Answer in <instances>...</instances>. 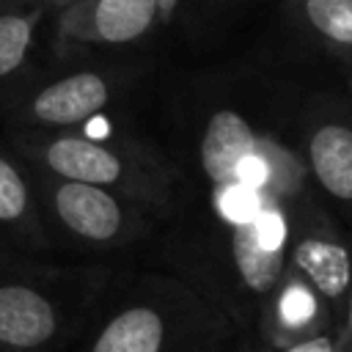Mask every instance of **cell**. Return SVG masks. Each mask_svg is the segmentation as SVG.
I'll return each instance as SVG.
<instances>
[{
	"label": "cell",
	"mask_w": 352,
	"mask_h": 352,
	"mask_svg": "<svg viewBox=\"0 0 352 352\" xmlns=\"http://www.w3.org/2000/svg\"><path fill=\"white\" fill-rule=\"evenodd\" d=\"M55 272L0 242V352H50L66 333Z\"/></svg>",
	"instance_id": "1"
},
{
	"label": "cell",
	"mask_w": 352,
	"mask_h": 352,
	"mask_svg": "<svg viewBox=\"0 0 352 352\" xmlns=\"http://www.w3.org/2000/svg\"><path fill=\"white\" fill-rule=\"evenodd\" d=\"M113 99V82L94 69L69 72L47 82H30L8 107L11 129L72 132L96 118Z\"/></svg>",
	"instance_id": "2"
},
{
	"label": "cell",
	"mask_w": 352,
	"mask_h": 352,
	"mask_svg": "<svg viewBox=\"0 0 352 352\" xmlns=\"http://www.w3.org/2000/svg\"><path fill=\"white\" fill-rule=\"evenodd\" d=\"M33 173L41 212L69 236L88 245H110L126 234L129 214L113 190L66 182L41 168H33Z\"/></svg>",
	"instance_id": "3"
},
{
	"label": "cell",
	"mask_w": 352,
	"mask_h": 352,
	"mask_svg": "<svg viewBox=\"0 0 352 352\" xmlns=\"http://www.w3.org/2000/svg\"><path fill=\"white\" fill-rule=\"evenodd\" d=\"M160 19L157 0H77L58 11L60 44H132Z\"/></svg>",
	"instance_id": "4"
},
{
	"label": "cell",
	"mask_w": 352,
	"mask_h": 352,
	"mask_svg": "<svg viewBox=\"0 0 352 352\" xmlns=\"http://www.w3.org/2000/svg\"><path fill=\"white\" fill-rule=\"evenodd\" d=\"M0 242L6 248L41 250L47 228L33 165L8 143L0 146Z\"/></svg>",
	"instance_id": "5"
},
{
	"label": "cell",
	"mask_w": 352,
	"mask_h": 352,
	"mask_svg": "<svg viewBox=\"0 0 352 352\" xmlns=\"http://www.w3.org/2000/svg\"><path fill=\"white\" fill-rule=\"evenodd\" d=\"M258 138L250 124L234 110H217L201 138V165L214 187H226L236 179V168L248 154L258 148Z\"/></svg>",
	"instance_id": "6"
},
{
	"label": "cell",
	"mask_w": 352,
	"mask_h": 352,
	"mask_svg": "<svg viewBox=\"0 0 352 352\" xmlns=\"http://www.w3.org/2000/svg\"><path fill=\"white\" fill-rule=\"evenodd\" d=\"M44 11H6L0 14V113L28 85L25 74L33 58L36 33Z\"/></svg>",
	"instance_id": "7"
},
{
	"label": "cell",
	"mask_w": 352,
	"mask_h": 352,
	"mask_svg": "<svg viewBox=\"0 0 352 352\" xmlns=\"http://www.w3.org/2000/svg\"><path fill=\"white\" fill-rule=\"evenodd\" d=\"M308 160L322 190L338 201H352V129L324 124L311 135Z\"/></svg>",
	"instance_id": "8"
},
{
	"label": "cell",
	"mask_w": 352,
	"mask_h": 352,
	"mask_svg": "<svg viewBox=\"0 0 352 352\" xmlns=\"http://www.w3.org/2000/svg\"><path fill=\"white\" fill-rule=\"evenodd\" d=\"M162 341V316L151 305H129L99 327L88 352H160Z\"/></svg>",
	"instance_id": "9"
},
{
	"label": "cell",
	"mask_w": 352,
	"mask_h": 352,
	"mask_svg": "<svg viewBox=\"0 0 352 352\" xmlns=\"http://www.w3.org/2000/svg\"><path fill=\"white\" fill-rule=\"evenodd\" d=\"M294 264L324 297H341L352 283L349 253L330 239H302L294 248Z\"/></svg>",
	"instance_id": "10"
},
{
	"label": "cell",
	"mask_w": 352,
	"mask_h": 352,
	"mask_svg": "<svg viewBox=\"0 0 352 352\" xmlns=\"http://www.w3.org/2000/svg\"><path fill=\"white\" fill-rule=\"evenodd\" d=\"M231 250H234V264L239 270V278L250 292L267 294L278 283L283 272V250H267L256 239V231L250 223L234 228Z\"/></svg>",
	"instance_id": "11"
},
{
	"label": "cell",
	"mask_w": 352,
	"mask_h": 352,
	"mask_svg": "<svg viewBox=\"0 0 352 352\" xmlns=\"http://www.w3.org/2000/svg\"><path fill=\"white\" fill-rule=\"evenodd\" d=\"M308 22L338 47H352V0H305Z\"/></svg>",
	"instance_id": "12"
},
{
	"label": "cell",
	"mask_w": 352,
	"mask_h": 352,
	"mask_svg": "<svg viewBox=\"0 0 352 352\" xmlns=\"http://www.w3.org/2000/svg\"><path fill=\"white\" fill-rule=\"evenodd\" d=\"M267 192L245 187L239 182H231L226 187H217V212L223 220H228L234 228L253 223L267 209Z\"/></svg>",
	"instance_id": "13"
},
{
	"label": "cell",
	"mask_w": 352,
	"mask_h": 352,
	"mask_svg": "<svg viewBox=\"0 0 352 352\" xmlns=\"http://www.w3.org/2000/svg\"><path fill=\"white\" fill-rule=\"evenodd\" d=\"M314 314H316L314 294L302 283L292 280L280 292V300H278V319H280V324L292 327V330H300V327H305L314 319Z\"/></svg>",
	"instance_id": "14"
},
{
	"label": "cell",
	"mask_w": 352,
	"mask_h": 352,
	"mask_svg": "<svg viewBox=\"0 0 352 352\" xmlns=\"http://www.w3.org/2000/svg\"><path fill=\"white\" fill-rule=\"evenodd\" d=\"M250 226H253V231H256V239H258L267 250H283L289 228H286L283 212H280L275 204H267V209H264Z\"/></svg>",
	"instance_id": "15"
},
{
	"label": "cell",
	"mask_w": 352,
	"mask_h": 352,
	"mask_svg": "<svg viewBox=\"0 0 352 352\" xmlns=\"http://www.w3.org/2000/svg\"><path fill=\"white\" fill-rule=\"evenodd\" d=\"M272 170H275L272 160H270V157L264 154V148L258 146L253 154H248V157L242 160V165L236 168V179H234V182L267 192V187H270V182H272Z\"/></svg>",
	"instance_id": "16"
},
{
	"label": "cell",
	"mask_w": 352,
	"mask_h": 352,
	"mask_svg": "<svg viewBox=\"0 0 352 352\" xmlns=\"http://www.w3.org/2000/svg\"><path fill=\"white\" fill-rule=\"evenodd\" d=\"M77 0H0V14L6 11H60Z\"/></svg>",
	"instance_id": "17"
},
{
	"label": "cell",
	"mask_w": 352,
	"mask_h": 352,
	"mask_svg": "<svg viewBox=\"0 0 352 352\" xmlns=\"http://www.w3.org/2000/svg\"><path fill=\"white\" fill-rule=\"evenodd\" d=\"M157 6H160V22H168L176 14L179 0H157Z\"/></svg>",
	"instance_id": "18"
},
{
	"label": "cell",
	"mask_w": 352,
	"mask_h": 352,
	"mask_svg": "<svg viewBox=\"0 0 352 352\" xmlns=\"http://www.w3.org/2000/svg\"><path fill=\"white\" fill-rule=\"evenodd\" d=\"M349 330H352V292H349Z\"/></svg>",
	"instance_id": "19"
}]
</instances>
